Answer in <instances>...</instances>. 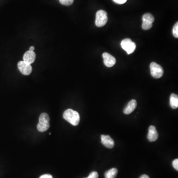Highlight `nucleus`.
<instances>
[{"label":"nucleus","mask_w":178,"mask_h":178,"mask_svg":"<svg viewBox=\"0 0 178 178\" xmlns=\"http://www.w3.org/2000/svg\"><path fill=\"white\" fill-rule=\"evenodd\" d=\"M63 117L67 121L73 126H77L79 123L80 117L78 112L74 111L71 109H68L64 111Z\"/></svg>","instance_id":"f257e3e1"},{"label":"nucleus","mask_w":178,"mask_h":178,"mask_svg":"<svg viewBox=\"0 0 178 178\" xmlns=\"http://www.w3.org/2000/svg\"><path fill=\"white\" fill-rule=\"evenodd\" d=\"M50 117L46 113H43L40 115L39 123L38 124L37 129L40 132H44L48 130L50 128Z\"/></svg>","instance_id":"f03ea898"},{"label":"nucleus","mask_w":178,"mask_h":178,"mask_svg":"<svg viewBox=\"0 0 178 178\" xmlns=\"http://www.w3.org/2000/svg\"><path fill=\"white\" fill-rule=\"evenodd\" d=\"M108 14L106 11L100 10L97 11L95 16V24L97 26L101 27L106 24L108 22Z\"/></svg>","instance_id":"7ed1b4c3"},{"label":"nucleus","mask_w":178,"mask_h":178,"mask_svg":"<svg viewBox=\"0 0 178 178\" xmlns=\"http://www.w3.org/2000/svg\"><path fill=\"white\" fill-rule=\"evenodd\" d=\"M150 70L152 76L156 79L161 78L164 73L162 66L154 62L150 64Z\"/></svg>","instance_id":"20e7f679"},{"label":"nucleus","mask_w":178,"mask_h":178,"mask_svg":"<svg viewBox=\"0 0 178 178\" xmlns=\"http://www.w3.org/2000/svg\"><path fill=\"white\" fill-rule=\"evenodd\" d=\"M122 48L127 52L128 55L131 54L134 52L136 48V45L130 39H125L121 43Z\"/></svg>","instance_id":"39448f33"},{"label":"nucleus","mask_w":178,"mask_h":178,"mask_svg":"<svg viewBox=\"0 0 178 178\" xmlns=\"http://www.w3.org/2000/svg\"><path fill=\"white\" fill-rule=\"evenodd\" d=\"M18 68L21 73L24 75H29L31 73L32 71L31 64L26 63L24 61H19L18 64Z\"/></svg>","instance_id":"423d86ee"},{"label":"nucleus","mask_w":178,"mask_h":178,"mask_svg":"<svg viewBox=\"0 0 178 178\" xmlns=\"http://www.w3.org/2000/svg\"><path fill=\"white\" fill-rule=\"evenodd\" d=\"M103 63L105 66L108 67H112L116 63L115 58L112 55L108 53H105L103 54Z\"/></svg>","instance_id":"0eeeda50"},{"label":"nucleus","mask_w":178,"mask_h":178,"mask_svg":"<svg viewBox=\"0 0 178 178\" xmlns=\"http://www.w3.org/2000/svg\"><path fill=\"white\" fill-rule=\"evenodd\" d=\"M158 137V134L156 130L155 127L150 126L148 129V133L147 135V139L150 142L156 141Z\"/></svg>","instance_id":"6e6552de"},{"label":"nucleus","mask_w":178,"mask_h":178,"mask_svg":"<svg viewBox=\"0 0 178 178\" xmlns=\"http://www.w3.org/2000/svg\"><path fill=\"white\" fill-rule=\"evenodd\" d=\"M101 142L102 144L107 148H112L114 147V141L110 137V136L108 135H102L101 136Z\"/></svg>","instance_id":"1a4fd4ad"},{"label":"nucleus","mask_w":178,"mask_h":178,"mask_svg":"<svg viewBox=\"0 0 178 178\" xmlns=\"http://www.w3.org/2000/svg\"><path fill=\"white\" fill-rule=\"evenodd\" d=\"M36 58V53L34 51H28L26 52L23 56V61L31 64L34 62Z\"/></svg>","instance_id":"9d476101"},{"label":"nucleus","mask_w":178,"mask_h":178,"mask_svg":"<svg viewBox=\"0 0 178 178\" xmlns=\"http://www.w3.org/2000/svg\"><path fill=\"white\" fill-rule=\"evenodd\" d=\"M137 105V103L135 100H131L124 110V113L126 115L130 114L134 111Z\"/></svg>","instance_id":"9b49d317"},{"label":"nucleus","mask_w":178,"mask_h":178,"mask_svg":"<svg viewBox=\"0 0 178 178\" xmlns=\"http://www.w3.org/2000/svg\"><path fill=\"white\" fill-rule=\"evenodd\" d=\"M170 105L173 109L178 108V97L175 94H172L170 98Z\"/></svg>","instance_id":"f8f14e48"},{"label":"nucleus","mask_w":178,"mask_h":178,"mask_svg":"<svg viewBox=\"0 0 178 178\" xmlns=\"http://www.w3.org/2000/svg\"><path fill=\"white\" fill-rule=\"evenodd\" d=\"M118 173V170L113 168L107 171L105 174V178H115Z\"/></svg>","instance_id":"ddd939ff"},{"label":"nucleus","mask_w":178,"mask_h":178,"mask_svg":"<svg viewBox=\"0 0 178 178\" xmlns=\"http://www.w3.org/2000/svg\"><path fill=\"white\" fill-rule=\"evenodd\" d=\"M142 21L148 22L150 23H153L155 21V18L150 13H147L142 16Z\"/></svg>","instance_id":"4468645a"},{"label":"nucleus","mask_w":178,"mask_h":178,"mask_svg":"<svg viewBox=\"0 0 178 178\" xmlns=\"http://www.w3.org/2000/svg\"><path fill=\"white\" fill-rule=\"evenodd\" d=\"M142 28L143 29L147 30L150 29V28H152V24L148 22H145V21H142Z\"/></svg>","instance_id":"2eb2a0df"},{"label":"nucleus","mask_w":178,"mask_h":178,"mask_svg":"<svg viewBox=\"0 0 178 178\" xmlns=\"http://www.w3.org/2000/svg\"><path fill=\"white\" fill-rule=\"evenodd\" d=\"M59 2L64 6H70L74 2V0H59Z\"/></svg>","instance_id":"dca6fc26"},{"label":"nucleus","mask_w":178,"mask_h":178,"mask_svg":"<svg viewBox=\"0 0 178 178\" xmlns=\"http://www.w3.org/2000/svg\"><path fill=\"white\" fill-rule=\"evenodd\" d=\"M173 34L175 37L178 38V23L177 22L175 24L174 26L173 29Z\"/></svg>","instance_id":"f3484780"},{"label":"nucleus","mask_w":178,"mask_h":178,"mask_svg":"<svg viewBox=\"0 0 178 178\" xmlns=\"http://www.w3.org/2000/svg\"><path fill=\"white\" fill-rule=\"evenodd\" d=\"M98 172L96 171H93V172H91L87 178H98Z\"/></svg>","instance_id":"a211bd4d"},{"label":"nucleus","mask_w":178,"mask_h":178,"mask_svg":"<svg viewBox=\"0 0 178 178\" xmlns=\"http://www.w3.org/2000/svg\"><path fill=\"white\" fill-rule=\"evenodd\" d=\"M172 164H173V166L174 168H175L177 171L178 170V159H176L174 160L173 162H172Z\"/></svg>","instance_id":"6ab92c4d"},{"label":"nucleus","mask_w":178,"mask_h":178,"mask_svg":"<svg viewBox=\"0 0 178 178\" xmlns=\"http://www.w3.org/2000/svg\"><path fill=\"white\" fill-rule=\"evenodd\" d=\"M115 3L118 4H123L127 2V0H113Z\"/></svg>","instance_id":"aec40b11"},{"label":"nucleus","mask_w":178,"mask_h":178,"mask_svg":"<svg viewBox=\"0 0 178 178\" xmlns=\"http://www.w3.org/2000/svg\"><path fill=\"white\" fill-rule=\"evenodd\" d=\"M39 178H53V176L50 174H45L41 176Z\"/></svg>","instance_id":"412c9836"},{"label":"nucleus","mask_w":178,"mask_h":178,"mask_svg":"<svg viewBox=\"0 0 178 178\" xmlns=\"http://www.w3.org/2000/svg\"><path fill=\"white\" fill-rule=\"evenodd\" d=\"M140 178H150V177L148 176V175H145V174H144V175H142L141 176Z\"/></svg>","instance_id":"4be33fe9"},{"label":"nucleus","mask_w":178,"mask_h":178,"mask_svg":"<svg viewBox=\"0 0 178 178\" xmlns=\"http://www.w3.org/2000/svg\"><path fill=\"white\" fill-rule=\"evenodd\" d=\"M34 47H33V46H31V47L30 48L29 51H34Z\"/></svg>","instance_id":"5701e85b"}]
</instances>
